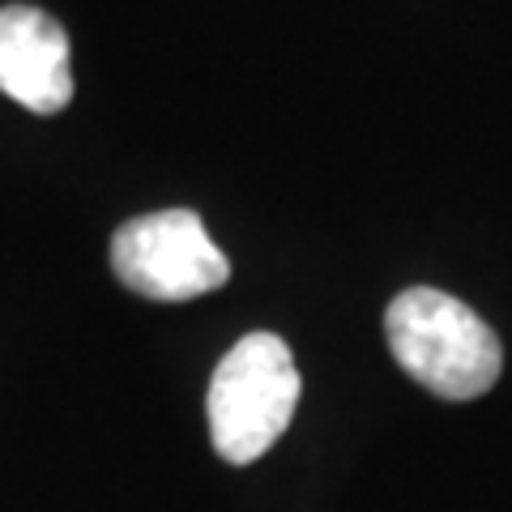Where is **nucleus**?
Instances as JSON below:
<instances>
[{
	"instance_id": "nucleus-1",
	"label": "nucleus",
	"mask_w": 512,
	"mask_h": 512,
	"mask_svg": "<svg viewBox=\"0 0 512 512\" xmlns=\"http://www.w3.org/2000/svg\"><path fill=\"white\" fill-rule=\"evenodd\" d=\"M384 338L410 380L444 402L483 397L504 367L500 338L474 308L436 286H410L384 312Z\"/></svg>"
},
{
	"instance_id": "nucleus-2",
	"label": "nucleus",
	"mask_w": 512,
	"mask_h": 512,
	"mask_svg": "<svg viewBox=\"0 0 512 512\" xmlns=\"http://www.w3.org/2000/svg\"><path fill=\"white\" fill-rule=\"evenodd\" d=\"M303 380L278 333H248L222 355L205 393L214 453L227 466H252L282 440L299 406Z\"/></svg>"
},
{
	"instance_id": "nucleus-3",
	"label": "nucleus",
	"mask_w": 512,
	"mask_h": 512,
	"mask_svg": "<svg viewBox=\"0 0 512 512\" xmlns=\"http://www.w3.org/2000/svg\"><path fill=\"white\" fill-rule=\"evenodd\" d=\"M111 269L128 291L158 303L210 295L231 278V261L192 210H158L124 222L111 239Z\"/></svg>"
},
{
	"instance_id": "nucleus-4",
	"label": "nucleus",
	"mask_w": 512,
	"mask_h": 512,
	"mask_svg": "<svg viewBox=\"0 0 512 512\" xmlns=\"http://www.w3.org/2000/svg\"><path fill=\"white\" fill-rule=\"evenodd\" d=\"M0 90L35 116H56L73 103L69 35L43 9H0Z\"/></svg>"
}]
</instances>
